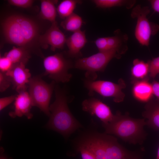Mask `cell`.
I'll return each instance as SVG.
<instances>
[{"label": "cell", "mask_w": 159, "mask_h": 159, "mask_svg": "<svg viewBox=\"0 0 159 159\" xmlns=\"http://www.w3.org/2000/svg\"><path fill=\"white\" fill-rule=\"evenodd\" d=\"M9 3L10 4L16 6L28 8L32 5L34 1L32 0H9Z\"/></svg>", "instance_id": "83f0119b"}, {"label": "cell", "mask_w": 159, "mask_h": 159, "mask_svg": "<svg viewBox=\"0 0 159 159\" xmlns=\"http://www.w3.org/2000/svg\"><path fill=\"white\" fill-rule=\"evenodd\" d=\"M4 56L14 64L23 63L26 64L31 57V52L22 47L14 46L8 52L6 53Z\"/></svg>", "instance_id": "ac0fdd59"}, {"label": "cell", "mask_w": 159, "mask_h": 159, "mask_svg": "<svg viewBox=\"0 0 159 159\" xmlns=\"http://www.w3.org/2000/svg\"><path fill=\"white\" fill-rule=\"evenodd\" d=\"M57 1L56 0H41L40 15L41 18L50 21L52 23L56 21L57 10L55 4Z\"/></svg>", "instance_id": "ffe728a7"}, {"label": "cell", "mask_w": 159, "mask_h": 159, "mask_svg": "<svg viewBox=\"0 0 159 159\" xmlns=\"http://www.w3.org/2000/svg\"><path fill=\"white\" fill-rule=\"evenodd\" d=\"M43 65L45 71L42 75H48L55 83L67 82L72 77L69 70L74 65L62 53H57L44 57Z\"/></svg>", "instance_id": "52a82bcc"}, {"label": "cell", "mask_w": 159, "mask_h": 159, "mask_svg": "<svg viewBox=\"0 0 159 159\" xmlns=\"http://www.w3.org/2000/svg\"><path fill=\"white\" fill-rule=\"evenodd\" d=\"M153 93L159 100V82L154 80L151 83Z\"/></svg>", "instance_id": "4dcf8cb0"}, {"label": "cell", "mask_w": 159, "mask_h": 159, "mask_svg": "<svg viewBox=\"0 0 159 159\" xmlns=\"http://www.w3.org/2000/svg\"><path fill=\"white\" fill-rule=\"evenodd\" d=\"M13 65L12 62L6 56L0 57V72L6 73L11 68Z\"/></svg>", "instance_id": "4316f807"}, {"label": "cell", "mask_w": 159, "mask_h": 159, "mask_svg": "<svg viewBox=\"0 0 159 159\" xmlns=\"http://www.w3.org/2000/svg\"><path fill=\"white\" fill-rule=\"evenodd\" d=\"M82 110L92 115H95L102 122V124L112 121L115 115L113 114L110 107L100 100L91 97L84 100L82 104Z\"/></svg>", "instance_id": "30bf717a"}, {"label": "cell", "mask_w": 159, "mask_h": 159, "mask_svg": "<svg viewBox=\"0 0 159 159\" xmlns=\"http://www.w3.org/2000/svg\"><path fill=\"white\" fill-rule=\"evenodd\" d=\"M90 149L96 159H141L136 153L121 145L117 138L110 135L90 129L79 137L76 143Z\"/></svg>", "instance_id": "7a4b0ae2"}, {"label": "cell", "mask_w": 159, "mask_h": 159, "mask_svg": "<svg viewBox=\"0 0 159 159\" xmlns=\"http://www.w3.org/2000/svg\"><path fill=\"white\" fill-rule=\"evenodd\" d=\"M121 55L115 49L99 52L89 57L78 59L75 61L74 67L86 71L85 79L95 80L97 77V72L104 71L112 59H120Z\"/></svg>", "instance_id": "5b68a950"}, {"label": "cell", "mask_w": 159, "mask_h": 159, "mask_svg": "<svg viewBox=\"0 0 159 159\" xmlns=\"http://www.w3.org/2000/svg\"><path fill=\"white\" fill-rule=\"evenodd\" d=\"M54 91L55 100L49 106L50 115L47 127L67 138L82 126L69 109L68 97L65 90L56 85Z\"/></svg>", "instance_id": "3957f363"}, {"label": "cell", "mask_w": 159, "mask_h": 159, "mask_svg": "<svg viewBox=\"0 0 159 159\" xmlns=\"http://www.w3.org/2000/svg\"><path fill=\"white\" fill-rule=\"evenodd\" d=\"M143 116L147 119L146 125L157 130H159V100L153 99L147 102Z\"/></svg>", "instance_id": "9a60e30c"}, {"label": "cell", "mask_w": 159, "mask_h": 159, "mask_svg": "<svg viewBox=\"0 0 159 159\" xmlns=\"http://www.w3.org/2000/svg\"><path fill=\"white\" fill-rule=\"evenodd\" d=\"M42 74L31 77L28 84V92L32 100L33 106L39 108L49 117V103L56 83L52 81L48 84L42 80Z\"/></svg>", "instance_id": "8992f818"}, {"label": "cell", "mask_w": 159, "mask_h": 159, "mask_svg": "<svg viewBox=\"0 0 159 159\" xmlns=\"http://www.w3.org/2000/svg\"><path fill=\"white\" fill-rule=\"evenodd\" d=\"M81 3V1L79 0H63L58 5L57 11L60 17L64 19L74 13L77 4Z\"/></svg>", "instance_id": "603a6c76"}, {"label": "cell", "mask_w": 159, "mask_h": 159, "mask_svg": "<svg viewBox=\"0 0 159 159\" xmlns=\"http://www.w3.org/2000/svg\"><path fill=\"white\" fill-rule=\"evenodd\" d=\"M152 8L156 12L159 13V0H149Z\"/></svg>", "instance_id": "1f68e13d"}, {"label": "cell", "mask_w": 159, "mask_h": 159, "mask_svg": "<svg viewBox=\"0 0 159 159\" xmlns=\"http://www.w3.org/2000/svg\"><path fill=\"white\" fill-rule=\"evenodd\" d=\"M14 103V110L10 112L9 115L12 118L25 116L28 119L32 117L30 111L33 106L32 102L28 92L24 91L18 93Z\"/></svg>", "instance_id": "4fadbf2b"}, {"label": "cell", "mask_w": 159, "mask_h": 159, "mask_svg": "<svg viewBox=\"0 0 159 159\" xmlns=\"http://www.w3.org/2000/svg\"><path fill=\"white\" fill-rule=\"evenodd\" d=\"M87 42L85 31L80 30L73 32L66 39V43L68 48V56L72 58H80L82 56L81 50Z\"/></svg>", "instance_id": "5bb4252c"}, {"label": "cell", "mask_w": 159, "mask_h": 159, "mask_svg": "<svg viewBox=\"0 0 159 159\" xmlns=\"http://www.w3.org/2000/svg\"><path fill=\"white\" fill-rule=\"evenodd\" d=\"M66 39L55 21L52 23L50 27L44 34L40 35L39 42V45L44 48H47L48 45H50L51 49L54 51L56 49L63 48Z\"/></svg>", "instance_id": "7c38bea8"}, {"label": "cell", "mask_w": 159, "mask_h": 159, "mask_svg": "<svg viewBox=\"0 0 159 159\" xmlns=\"http://www.w3.org/2000/svg\"><path fill=\"white\" fill-rule=\"evenodd\" d=\"M16 95H12L0 99V110L1 111L7 106L14 101Z\"/></svg>", "instance_id": "f546056e"}, {"label": "cell", "mask_w": 159, "mask_h": 159, "mask_svg": "<svg viewBox=\"0 0 159 159\" xmlns=\"http://www.w3.org/2000/svg\"><path fill=\"white\" fill-rule=\"evenodd\" d=\"M3 33L7 42L24 48L42 58L39 45V28L32 20L16 14L7 16L1 22Z\"/></svg>", "instance_id": "6da1fadb"}, {"label": "cell", "mask_w": 159, "mask_h": 159, "mask_svg": "<svg viewBox=\"0 0 159 159\" xmlns=\"http://www.w3.org/2000/svg\"><path fill=\"white\" fill-rule=\"evenodd\" d=\"M83 23L82 18L73 13L61 22V26L66 31L74 32L80 30Z\"/></svg>", "instance_id": "44dd1931"}, {"label": "cell", "mask_w": 159, "mask_h": 159, "mask_svg": "<svg viewBox=\"0 0 159 159\" xmlns=\"http://www.w3.org/2000/svg\"><path fill=\"white\" fill-rule=\"evenodd\" d=\"M92 1L97 7L107 8L115 6H124L127 9L132 8L136 1L127 0H94Z\"/></svg>", "instance_id": "7402d4cb"}, {"label": "cell", "mask_w": 159, "mask_h": 159, "mask_svg": "<svg viewBox=\"0 0 159 159\" xmlns=\"http://www.w3.org/2000/svg\"><path fill=\"white\" fill-rule=\"evenodd\" d=\"M3 151H2V150H1L0 159H12L11 158H7L6 155L3 154Z\"/></svg>", "instance_id": "d6a6232c"}, {"label": "cell", "mask_w": 159, "mask_h": 159, "mask_svg": "<svg viewBox=\"0 0 159 159\" xmlns=\"http://www.w3.org/2000/svg\"><path fill=\"white\" fill-rule=\"evenodd\" d=\"M132 93L134 97L142 102H147L153 98L151 85L148 79L133 82Z\"/></svg>", "instance_id": "2e32d148"}, {"label": "cell", "mask_w": 159, "mask_h": 159, "mask_svg": "<svg viewBox=\"0 0 159 159\" xmlns=\"http://www.w3.org/2000/svg\"><path fill=\"white\" fill-rule=\"evenodd\" d=\"M12 84L11 80L6 73L0 72V91L3 92Z\"/></svg>", "instance_id": "484cf974"}, {"label": "cell", "mask_w": 159, "mask_h": 159, "mask_svg": "<svg viewBox=\"0 0 159 159\" xmlns=\"http://www.w3.org/2000/svg\"><path fill=\"white\" fill-rule=\"evenodd\" d=\"M114 120L102 124L105 133L113 135L130 143L141 144L145 140L146 133L144 130L146 125L145 119H135L126 113L122 115L117 111Z\"/></svg>", "instance_id": "277c9868"}, {"label": "cell", "mask_w": 159, "mask_h": 159, "mask_svg": "<svg viewBox=\"0 0 159 159\" xmlns=\"http://www.w3.org/2000/svg\"><path fill=\"white\" fill-rule=\"evenodd\" d=\"M150 10L148 6L137 5L132 10L131 16L137 19L135 35L136 38L143 46H148L151 36L156 34L159 30V26L150 22L147 17Z\"/></svg>", "instance_id": "ba28073f"}, {"label": "cell", "mask_w": 159, "mask_h": 159, "mask_svg": "<svg viewBox=\"0 0 159 159\" xmlns=\"http://www.w3.org/2000/svg\"><path fill=\"white\" fill-rule=\"evenodd\" d=\"M149 66L150 77L153 78L159 73V56L153 58L148 62Z\"/></svg>", "instance_id": "cb8c5ba5"}, {"label": "cell", "mask_w": 159, "mask_h": 159, "mask_svg": "<svg viewBox=\"0 0 159 159\" xmlns=\"http://www.w3.org/2000/svg\"><path fill=\"white\" fill-rule=\"evenodd\" d=\"M76 149L79 152L82 159H96L93 152L87 147L75 144Z\"/></svg>", "instance_id": "d4e9b609"}, {"label": "cell", "mask_w": 159, "mask_h": 159, "mask_svg": "<svg viewBox=\"0 0 159 159\" xmlns=\"http://www.w3.org/2000/svg\"><path fill=\"white\" fill-rule=\"evenodd\" d=\"M23 63L14 64L11 68L6 73L10 78L13 88L18 93L26 91L31 77L29 70Z\"/></svg>", "instance_id": "8fae6325"}, {"label": "cell", "mask_w": 159, "mask_h": 159, "mask_svg": "<svg viewBox=\"0 0 159 159\" xmlns=\"http://www.w3.org/2000/svg\"><path fill=\"white\" fill-rule=\"evenodd\" d=\"M84 85L88 90L90 96L96 92L105 97H113L114 101L119 103L124 99L125 94L122 91L126 87L124 81L120 79L118 83L105 80H90L85 79Z\"/></svg>", "instance_id": "9c48e42d"}, {"label": "cell", "mask_w": 159, "mask_h": 159, "mask_svg": "<svg viewBox=\"0 0 159 159\" xmlns=\"http://www.w3.org/2000/svg\"><path fill=\"white\" fill-rule=\"evenodd\" d=\"M131 73L133 78L132 82L148 79L147 77L149 74L148 63L138 59H135L133 62Z\"/></svg>", "instance_id": "d6986e66"}, {"label": "cell", "mask_w": 159, "mask_h": 159, "mask_svg": "<svg viewBox=\"0 0 159 159\" xmlns=\"http://www.w3.org/2000/svg\"><path fill=\"white\" fill-rule=\"evenodd\" d=\"M156 159H159V146L156 158Z\"/></svg>", "instance_id": "836d02e7"}, {"label": "cell", "mask_w": 159, "mask_h": 159, "mask_svg": "<svg viewBox=\"0 0 159 159\" xmlns=\"http://www.w3.org/2000/svg\"><path fill=\"white\" fill-rule=\"evenodd\" d=\"M114 34L113 36L106 37L109 49H115L122 55L128 49V36L120 29L115 31Z\"/></svg>", "instance_id": "e0dca14e"}, {"label": "cell", "mask_w": 159, "mask_h": 159, "mask_svg": "<svg viewBox=\"0 0 159 159\" xmlns=\"http://www.w3.org/2000/svg\"><path fill=\"white\" fill-rule=\"evenodd\" d=\"M94 42L99 52H103L109 50L107 45L106 37L98 38Z\"/></svg>", "instance_id": "f1b7e54d"}]
</instances>
